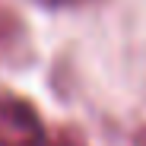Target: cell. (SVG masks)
I'll return each instance as SVG.
<instances>
[{"label": "cell", "instance_id": "3957f363", "mask_svg": "<svg viewBox=\"0 0 146 146\" xmlns=\"http://www.w3.org/2000/svg\"><path fill=\"white\" fill-rule=\"evenodd\" d=\"M54 146H83V143H76V140H73V137H60Z\"/></svg>", "mask_w": 146, "mask_h": 146}, {"label": "cell", "instance_id": "7a4b0ae2", "mask_svg": "<svg viewBox=\"0 0 146 146\" xmlns=\"http://www.w3.org/2000/svg\"><path fill=\"white\" fill-rule=\"evenodd\" d=\"M22 38V26H19V19L0 7V54H7L10 48Z\"/></svg>", "mask_w": 146, "mask_h": 146}, {"label": "cell", "instance_id": "6da1fadb", "mask_svg": "<svg viewBox=\"0 0 146 146\" xmlns=\"http://www.w3.org/2000/svg\"><path fill=\"white\" fill-rule=\"evenodd\" d=\"M0 146H44L38 111L10 92H0Z\"/></svg>", "mask_w": 146, "mask_h": 146}, {"label": "cell", "instance_id": "277c9868", "mask_svg": "<svg viewBox=\"0 0 146 146\" xmlns=\"http://www.w3.org/2000/svg\"><path fill=\"white\" fill-rule=\"evenodd\" d=\"M44 3H51V7H67V3H83V0H44Z\"/></svg>", "mask_w": 146, "mask_h": 146}, {"label": "cell", "instance_id": "5b68a950", "mask_svg": "<svg viewBox=\"0 0 146 146\" xmlns=\"http://www.w3.org/2000/svg\"><path fill=\"white\" fill-rule=\"evenodd\" d=\"M133 143H137V146H146V127H143V130H137V137H133Z\"/></svg>", "mask_w": 146, "mask_h": 146}]
</instances>
